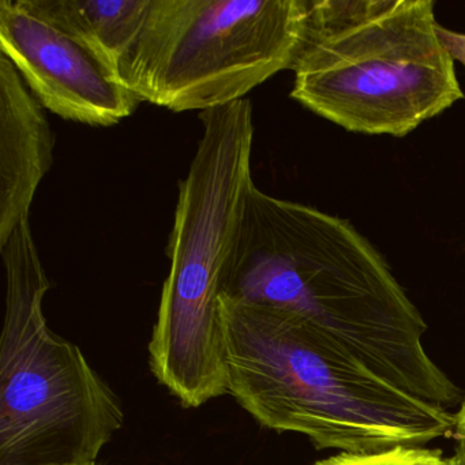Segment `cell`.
<instances>
[{
  "label": "cell",
  "instance_id": "obj_1",
  "mask_svg": "<svg viewBox=\"0 0 465 465\" xmlns=\"http://www.w3.org/2000/svg\"><path fill=\"white\" fill-rule=\"evenodd\" d=\"M223 296L274 307L364 371L450 408L464 391L423 347L427 325L352 223L250 186Z\"/></svg>",
  "mask_w": 465,
  "mask_h": 465
},
{
  "label": "cell",
  "instance_id": "obj_2",
  "mask_svg": "<svg viewBox=\"0 0 465 465\" xmlns=\"http://www.w3.org/2000/svg\"><path fill=\"white\" fill-rule=\"evenodd\" d=\"M228 391L266 429L374 453L453 437L454 412L364 371L290 312L222 296Z\"/></svg>",
  "mask_w": 465,
  "mask_h": 465
},
{
  "label": "cell",
  "instance_id": "obj_3",
  "mask_svg": "<svg viewBox=\"0 0 465 465\" xmlns=\"http://www.w3.org/2000/svg\"><path fill=\"white\" fill-rule=\"evenodd\" d=\"M203 137L179 182L168 242L170 274L149 342V366L181 404L197 408L228 391L222 296L228 257L252 182V105L203 111Z\"/></svg>",
  "mask_w": 465,
  "mask_h": 465
},
{
  "label": "cell",
  "instance_id": "obj_4",
  "mask_svg": "<svg viewBox=\"0 0 465 465\" xmlns=\"http://www.w3.org/2000/svg\"><path fill=\"white\" fill-rule=\"evenodd\" d=\"M432 0H310L291 97L351 133L401 138L464 99Z\"/></svg>",
  "mask_w": 465,
  "mask_h": 465
},
{
  "label": "cell",
  "instance_id": "obj_5",
  "mask_svg": "<svg viewBox=\"0 0 465 465\" xmlns=\"http://www.w3.org/2000/svg\"><path fill=\"white\" fill-rule=\"evenodd\" d=\"M6 312L0 337V465H96L124 426L118 397L77 345L48 328L50 282L31 224L0 247Z\"/></svg>",
  "mask_w": 465,
  "mask_h": 465
},
{
  "label": "cell",
  "instance_id": "obj_6",
  "mask_svg": "<svg viewBox=\"0 0 465 465\" xmlns=\"http://www.w3.org/2000/svg\"><path fill=\"white\" fill-rule=\"evenodd\" d=\"M309 13L310 0H151L119 83L173 113L232 104L293 69Z\"/></svg>",
  "mask_w": 465,
  "mask_h": 465
},
{
  "label": "cell",
  "instance_id": "obj_7",
  "mask_svg": "<svg viewBox=\"0 0 465 465\" xmlns=\"http://www.w3.org/2000/svg\"><path fill=\"white\" fill-rule=\"evenodd\" d=\"M0 47L37 102L66 121L110 127L141 103L88 48L17 0H0Z\"/></svg>",
  "mask_w": 465,
  "mask_h": 465
},
{
  "label": "cell",
  "instance_id": "obj_8",
  "mask_svg": "<svg viewBox=\"0 0 465 465\" xmlns=\"http://www.w3.org/2000/svg\"><path fill=\"white\" fill-rule=\"evenodd\" d=\"M55 135L6 55H0V247L29 222L37 189L54 164Z\"/></svg>",
  "mask_w": 465,
  "mask_h": 465
},
{
  "label": "cell",
  "instance_id": "obj_9",
  "mask_svg": "<svg viewBox=\"0 0 465 465\" xmlns=\"http://www.w3.org/2000/svg\"><path fill=\"white\" fill-rule=\"evenodd\" d=\"M18 6L88 48L119 81L151 0H17Z\"/></svg>",
  "mask_w": 465,
  "mask_h": 465
},
{
  "label": "cell",
  "instance_id": "obj_10",
  "mask_svg": "<svg viewBox=\"0 0 465 465\" xmlns=\"http://www.w3.org/2000/svg\"><path fill=\"white\" fill-rule=\"evenodd\" d=\"M314 465H454L440 449L394 448L374 453H339Z\"/></svg>",
  "mask_w": 465,
  "mask_h": 465
},
{
  "label": "cell",
  "instance_id": "obj_11",
  "mask_svg": "<svg viewBox=\"0 0 465 465\" xmlns=\"http://www.w3.org/2000/svg\"><path fill=\"white\" fill-rule=\"evenodd\" d=\"M437 32L440 43L450 54L453 61L460 62L465 66V34L449 31V29L440 26V24H438Z\"/></svg>",
  "mask_w": 465,
  "mask_h": 465
},
{
  "label": "cell",
  "instance_id": "obj_12",
  "mask_svg": "<svg viewBox=\"0 0 465 465\" xmlns=\"http://www.w3.org/2000/svg\"><path fill=\"white\" fill-rule=\"evenodd\" d=\"M453 438L456 440V454L460 464L465 465V396L459 411L454 412Z\"/></svg>",
  "mask_w": 465,
  "mask_h": 465
},
{
  "label": "cell",
  "instance_id": "obj_13",
  "mask_svg": "<svg viewBox=\"0 0 465 465\" xmlns=\"http://www.w3.org/2000/svg\"><path fill=\"white\" fill-rule=\"evenodd\" d=\"M454 465H461L456 456H454Z\"/></svg>",
  "mask_w": 465,
  "mask_h": 465
}]
</instances>
